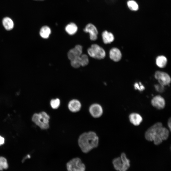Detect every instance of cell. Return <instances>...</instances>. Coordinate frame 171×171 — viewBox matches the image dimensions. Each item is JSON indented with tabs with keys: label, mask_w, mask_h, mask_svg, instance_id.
I'll return each mask as SVG.
<instances>
[{
	"label": "cell",
	"mask_w": 171,
	"mask_h": 171,
	"mask_svg": "<svg viewBox=\"0 0 171 171\" xmlns=\"http://www.w3.org/2000/svg\"><path fill=\"white\" fill-rule=\"evenodd\" d=\"M99 139L96 134L93 132L85 133L79 137L78 145L82 152L87 154L97 147Z\"/></svg>",
	"instance_id": "obj_1"
},
{
	"label": "cell",
	"mask_w": 171,
	"mask_h": 171,
	"mask_svg": "<svg viewBox=\"0 0 171 171\" xmlns=\"http://www.w3.org/2000/svg\"><path fill=\"white\" fill-rule=\"evenodd\" d=\"M50 116L46 112H42L35 114L32 117V121L42 129H47L49 128Z\"/></svg>",
	"instance_id": "obj_2"
},
{
	"label": "cell",
	"mask_w": 171,
	"mask_h": 171,
	"mask_svg": "<svg viewBox=\"0 0 171 171\" xmlns=\"http://www.w3.org/2000/svg\"><path fill=\"white\" fill-rule=\"evenodd\" d=\"M68 171H85L86 166L79 158H76L69 161L66 164Z\"/></svg>",
	"instance_id": "obj_3"
},
{
	"label": "cell",
	"mask_w": 171,
	"mask_h": 171,
	"mask_svg": "<svg viewBox=\"0 0 171 171\" xmlns=\"http://www.w3.org/2000/svg\"><path fill=\"white\" fill-rule=\"evenodd\" d=\"M89 55L97 59H104L105 56V52L104 49L97 44H93L87 51Z\"/></svg>",
	"instance_id": "obj_4"
},
{
	"label": "cell",
	"mask_w": 171,
	"mask_h": 171,
	"mask_svg": "<svg viewBox=\"0 0 171 171\" xmlns=\"http://www.w3.org/2000/svg\"><path fill=\"white\" fill-rule=\"evenodd\" d=\"M155 77L159 83L164 86L169 85L171 82V78L167 73L160 71L156 72Z\"/></svg>",
	"instance_id": "obj_5"
},
{
	"label": "cell",
	"mask_w": 171,
	"mask_h": 171,
	"mask_svg": "<svg viewBox=\"0 0 171 171\" xmlns=\"http://www.w3.org/2000/svg\"><path fill=\"white\" fill-rule=\"evenodd\" d=\"M86 33L90 34L91 40L95 41L98 37V31L97 28L93 24L89 23L87 25L83 30Z\"/></svg>",
	"instance_id": "obj_6"
},
{
	"label": "cell",
	"mask_w": 171,
	"mask_h": 171,
	"mask_svg": "<svg viewBox=\"0 0 171 171\" xmlns=\"http://www.w3.org/2000/svg\"><path fill=\"white\" fill-rule=\"evenodd\" d=\"M82 53V47L80 45H77L70 50L68 53L69 59L72 61L79 57Z\"/></svg>",
	"instance_id": "obj_7"
},
{
	"label": "cell",
	"mask_w": 171,
	"mask_h": 171,
	"mask_svg": "<svg viewBox=\"0 0 171 171\" xmlns=\"http://www.w3.org/2000/svg\"><path fill=\"white\" fill-rule=\"evenodd\" d=\"M89 111L92 116L95 118L100 117L103 113L102 106L98 104L92 105L90 107Z\"/></svg>",
	"instance_id": "obj_8"
},
{
	"label": "cell",
	"mask_w": 171,
	"mask_h": 171,
	"mask_svg": "<svg viewBox=\"0 0 171 171\" xmlns=\"http://www.w3.org/2000/svg\"><path fill=\"white\" fill-rule=\"evenodd\" d=\"M162 125L161 123L158 122L149 128L145 134V137L146 139L149 141H153L157 128Z\"/></svg>",
	"instance_id": "obj_9"
},
{
	"label": "cell",
	"mask_w": 171,
	"mask_h": 171,
	"mask_svg": "<svg viewBox=\"0 0 171 171\" xmlns=\"http://www.w3.org/2000/svg\"><path fill=\"white\" fill-rule=\"evenodd\" d=\"M152 105L158 110L164 109L165 105V102L164 99L160 95L154 97L151 101Z\"/></svg>",
	"instance_id": "obj_10"
},
{
	"label": "cell",
	"mask_w": 171,
	"mask_h": 171,
	"mask_svg": "<svg viewBox=\"0 0 171 171\" xmlns=\"http://www.w3.org/2000/svg\"><path fill=\"white\" fill-rule=\"evenodd\" d=\"M68 108L71 112L76 113L79 112L81 108V104L78 100L73 99L70 101L68 105Z\"/></svg>",
	"instance_id": "obj_11"
},
{
	"label": "cell",
	"mask_w": 171,
	"mask_h": 171,
	"mask_svg": "<svg viewBox=\"0 0 171 171\" xmlns=\"http://www.w3.org/2000/svg\"><path fill=\"white\" fill-rule=\"evenodd\" d=\"M156 133L163 140L167 139L169 136V130L166 128L163 127L162 126L157 128Z\"/></svg>",
	"instance_id": "obj_12"
},
{
	"label": "cell",
	"mask_w": 171,
	"mask_h": 171,
	"mask_svg": "<svg viewBox=\"0 0 171 171\" xmlns=\"http://www.w3.org/2000/svg\"><path fill=\"white\" fill-rule=\"evenodd\" d=\"M110 58L115 62L120 61L122 57V54L118 48H114L112 49L110 51Z\"/></svg>",
	"instance_id": "obj_13"
},
{
	"label": "cell",
	"mask_w": 171,
	"mask_h": 171,
	"mask_svg": "<svg viewBox=\"0 0 171 171\" xmlns=\"http://www.w3.org/2000/svg\"><path fill=\"white\" fill-rule=\"evenodd\" d=\"M129 119L130 122L135 126L139 125L143 121L142 116L136 113L131 114L129 116Z\"/></svg>",
	"instance_id": "obj_14"
},
{
	"label": "cell",
	"mask_w": 171,
	"mask_h": 171,
	"mask_svg": "<svg viewBox=\"0 0 171 171\" xmlns=\"http://www.w3.org/2000/svg\"><path fill=\"white\" fill-rule=\"evenodd\" d=\"M102 36L103 42L106 44L111 43L115 39L113 34L106 31L103 32Z\"/></svg>",
	"instance_id": "obj_15"
},
{
	"label": "cell",
	"mask_w": 171,
	"mask_h": 171,
	"mask_svg": "<svg viewBox=\"0 0 171 171\" xmlns=\"http://www.w3.org/2000/svg\"><path fill=\"white\" fill-rule=\"evenodd\" d=\"M2 24L4 28L7 31L12 30L14 27L12 20L9 17H6L2 20Z\"/></svg>",
	"instance_id": "obj_16"
},
{
	"label": "cell",
	"mask_w": 171,
	"mask_h": 171,
	"mask_svg": "<svg viewBox=\"0 0 171 171\" xmlns=\"http://www.w3.org/2000/svg\"><path fill=\"white\" fill-rule=\"evenodd\" d=\"M51 33V28L47 26H44L40 29L39 34L40 36L44 39H47Z\"/></svg>",
	"instance_id": "obj_17"
},
{
	"label": "cell",
	"mask_w": 171,
	"mask_h": 171,
	"mask_svg": "<svg viewBox=\"0 0 171 171\" xmlns=\"http://www.w3.org/2000/svg\"><path fill=\"white\" fill-rule=\"evenodd\" d=\"M78 29L77 26L74 23H71L67 25L65 28V30L69 35H73L75 34Z\"/></svg>",
	"instance_id": "obj_18"
},
{
	"label": "cell",
	"mask_w": 171,
	"mask_h": 171,
	"mask_svg": "<svg viewBox=\"0 0 171 171\" xmlns=\"http://www.w3.org/2000/svg\"><path fill=\"white\" fill-rule=\"evenodd\" d=\"M120 159L123 165V171H126L130 166V162L124 153L121 155Z\"/></svg>",
	"instance_id": "obj_19"
},
{
	"label": "cell",
	"mask_w": 171,
	"mask_h": 171,
	"mask_svg": "<svg viewBox=\"0 0 171 171\" xmlns=\"http://www.w3.org/2000/svg\"><path fill=\"white\" fill-rule=\"evenodd\" d=\"M167 59L164 56H159L156 58V63L157 65L160 68H162L165 67L167 65Z\"/></svg>",
	"instance_id": "obj_20"
},
{
	"label": "cell",
	"mask_w": 171,
	"mask_h": 171,
	"mask_svg": "<svg viewBox=\"0 0 171 171\" xmlns=\"http://www.w3.org/2000/svg\"><path fill=\"white\" fill-rule=\"evenodd\" d=\"M113 164L115 170L119 171H123V165L120 158L118 157L113 160Z\"/></svg>",
	"instance_id": "obj_21"
},
{
	"label": "cell",
	"mask_w": 171,
	"mask_h": 171,
	"mask_svg": "<svg viewBox=\"0 0 171 171\" xmlns=\"http://www.w3.org/2000/svg\"><path fill=\"white\" fill-rule=\"evenodd\" d=\"M127 4L128 8L131 11H136L139 10V6L138 4L134 0L128 1Z\"/></svg>",
	"instance_id": "obj_22"
},
{
	"label": "cell",
	"mask_w": 171,
	"mask_h": 171,
	"mask_svg": "<svg viewBox=\"0 0 171 171\" xmlns=\"http://www.w3.org/2000/svg\"><path fill=\"white\" fill-rule=\"evenodd\" d=\"M81 66H85L88 65L89 60L88 56L86 54H82L80 57Z\"/></svg>",
	"instance_id": "obj_23"
},
{
	"label": "cell",
	"mask_w": 171,
	"mask_h": 171,
	"mask_svg": "<svg viewBox=\"0 0 171 171\" xmlns=\"http://www.w3.org/2000/svg\"><path fill=\"white\" fill-rule=\"evenodd\" d=\"M8 167L7 159L3 157H0V171H2L4 169H7Z\"/></svg>",
	"instance_id": "obj_24"
},
{
	"label": "cell",
	"mask_w": 171,
	"mask_h": 171,
	"mask_svg": "<svg viewBox=\"0 0 171 171\" xmlns=\"http://www.w3.org/2000/svg\"><path fill=\"white\" fill-rule=\"evenodd\" d=\"M60 105V100L58 99H53L50 101L51 107L54 110L58 109Z\"/></svg>",
	"instance_id": "obj_25"
},
{
	"label": "cell",
	"mask_w": 171,
	"mask_h": 171,
	"mask_svg": "<svg viewBox=\"0 0 171 171\" xmlns=\"http://www.w3.org/2000/svg\"><path fill=\"white\" fill-rule=\"evenodd\" d=\"M80 57L71 61V66L73 68H78L81 66Z\"/></svg>",
	"instance_id": "obj_26"
},
{
	"label": "cell",
	"mask_w": 171,
	"mask_h": 171,
	"mask_svg": "<svg viewBox=\"0 0 171 171\" xmlns=\"http://www.w3.org/2000/svg\"><path fill=\"white\" fill-rule=\"evenodd\" d=\"M135 89L140 91H142L145 90V87L141 83H136L134 85Z\"/></svg>",
	"instance_id": "obj_27"
},
{
	"label": "cell",
	"mask_w": 171,
	"mask_h": 171,
	"mask_svg": "<svg viewBox=\"0 0 171 171\" xmlns=\"http://www.w3.org/2000/svg\"><path fill=\"white\" fill-rule=\"evenodd\" d=\"M164 86L160 84V85H156L155 86V89L157 91L159 92H162L164 91Z\"/></svg>",
	"instance_id": "obj_28"
},
{
	"label": "cell",
	"mask_w": 171,
	"mask_h": 171,
	"mask_svg": "<svg viewBox=\"0 0 171 171\" xmlns=\"http://www.w3.org/2000/svg\"><path fill=\"white\" fill-rule=\"evenodd\" d=\"M5 143L4 138L1 136H0V146L3 145Z\"/></svg>",
	"instance_id": "obj_29"
},
{
	"label": "cell",
	"mask_w": 171,
	"mask_h": 171,
	"mask_svg": "<svg viewBox=\"0 0 171 171\" xmlns=\"http://www.w3.org/2000/svg\"><path fill=\"white\" fill-rule=\"evenodd\" d=\"M171 119L170 118L169 120L168 121V125L170 131L171 130Z\"/></svg>",
	"instance_id": "obj_30"
},
{
	"label": "cell",
	"mask_w": 171,
	"mask_h": 171,
	"mask_svg": "<svg viewBox=\"0 0 171 171\" xmlns=\"http://www.w3.org/2000/svg\"><path fill=\"white\" fill-rule=\"evenodd\" d=\"M116 0H106V1H107V2L108 3H113L115 2Z\"/></svg>",
	"instance_id": "obj_31"
},
{
	"label": "cell",
	"mask_w": 171,
	"mask_h": 171,
	"mask_svg": "<svg viewBox=\"0 0 171 171\" xmlns=\"http://www.w3.org/2000/svg\"><path fill=\"white\" fill-rule=\"evenodd\" d=\"M37 1H38V0H37ZM39 1H42V0H39Z\"/></svg>",
	"instance_id": "obj_32"
}]
</instances>
